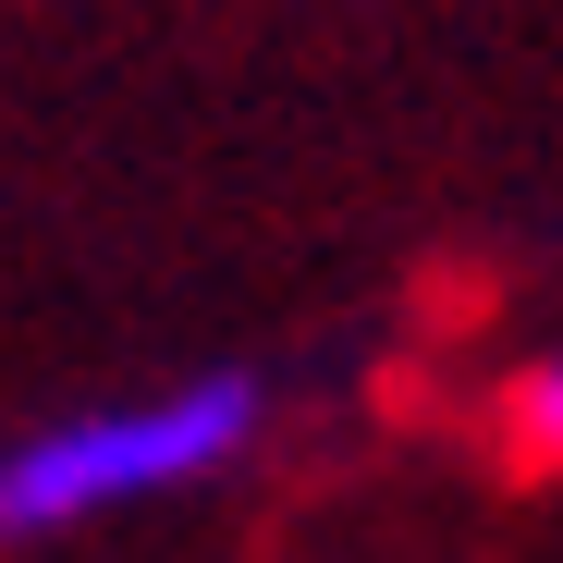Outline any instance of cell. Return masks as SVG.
I'll return each mask as SVG.
<instances>
[{"instance_id":"obj_2","label":"cell","mask_w":563,"mask_h":563,"mask_svg":"<svg viewBox=\"0 0 563 563\" xmlns=\"http://www.w3.org/2000/svg\"><path fill=\"white\" fill-rule=\"evenodd\" d=\"M503 441H515L527 465H563V343L527 355L515 380H503Z\"/></svg>"},{"instance_id":"obj_1","label":"cell","mask_w":563,"mask_h":563,"mask_svg":"<svg viewBox=\"0 0 563 563\" xmlns=\"http://www.w3.org/2000/svg\"><path fill=\"white\" fill-rule=\"evenodd\" d=\"M257 429H269L257 367H197V380H159V393L37 417V429L0 441V551H37V539H74L99 515L209 490V478H233L257 453Z\"/></svg>"}]
</instances>
